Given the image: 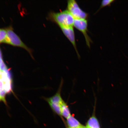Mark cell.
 <instances>
[{"mask_svg":"<svg viewBox=\"0 0 128 128\" xmlns=\"http://www.w3.org/2000/svg\"><path fill=\"white\" fill-rule=\"evenodd\" d=\"M67 122L68 128H79L82 126L77 120L72 116L67 119Z\"/></svg>","mask_w":128,"mask_h":128,"instance_id":"52a82bcc","label":"cell"},{"mask_svg":"<svg viewBox=\"0 0 128 128\" xmlns=\"http://www.w3.org/2000/svg\"><path fill=\"white\" fill-rule=\"evenodd\" d=\"M79 128H87V127H85L84 126H82L81 127H80Z\"/></svg>","mask_w":128,"mask_h":128,"instance_id":"9a60e30c","label":"cell"},{"mask_svg":"<svg viewBox=\"0 0 128 128\" xmlns=\"http://www.w3.org/2000/svg\"><path fill=\"white\" fill-rule=\"evenodd\" d=\"M60 88L58 92L55 95L50 98L46 99L48 103L61 106V105L64 100L62 98L60 94L61 88Z\"/></svg>","mask_w":128,"mask_h":128,"instance_id":"8992f818","label":"cell"},{"mask_svg":"<svg viewBox=\"0 0 128 128\" xmlns=\"http://www.w3.org/2000/svg\"><path fill=\"white\" fill-rule=\"evenodd\" d=\"M73 26L82 33L85 39L86 44L89 48L92 40L88 34V22L86 20L74 19Z\"/></svg>","mask_w":128,"mask_h":128,"instance_id":"277c9868","label":"cell"},{"mask_svg":"<svg viewBox=\"0 0 128 128\" xmlns=\"http://www.w3.org/2000/svg\"><path fill=\"white\" fill-rule=\"evenodd\" d=\"M7 36L6 29H0V43L5 42Z\"/></svg>","mask_w":128,"mask_h":128,"instance_id":"30bf717a","label":"cell"},{"mask_svg":"<svg viewBox=\"0 0 128 128\" xmlns=\"http://www.w3.org/2000/svg\"><path fill=\"white\" fill-rule=\"evenodd\" d=\"M115 1V0H103L102 1L100 8L96 13L98 12L100 10L106 6H111V4Z\"/></svg>","mask_w":128,"mask_h":128,"instance_id":"8fae6325","label":"cell"},{"mask_svg":"<svg viewBox=\"0 0 128 128\" xmlns=\"http://www.w3.org/2000/svg\"><path fill=\"white\" fill-rule=\"evenodd\" d=\"M67 10L74 19L87 20L89 17L88 14L80 8L74 0L68 1Z\"/></svg>","mask_w":128,"mask_h":128,"instance_id":"7a4b0ae2","label":"cell"},{"mask_svg":"<svg viewBox=\"0 0 128 128\" xmlns=\"http://www.w3.org/2000/svg\"><path fill=\"white\" fill-rule=\"evenodd\" d=\"M6 30L7 36L5 43L23 48L28 51L30 54H31V50L22 42L20 38L14 32L12 27H9L6 29Z\"/></svg>","mask_w":128,"mask_h":128,"instance_id":"3957f363","label":"cell"},{"mask_svg":"<svg viewBox=\"0 0 128 128\" xmlns=\"http://www.w3.org/2000/svg\"><path fill=\"white\" fill-rule=\"evenodd\" d=\"M6 94L7 92L4 89L0 92V101H2L5 104L6 103L5 99Z\"/></svg>","mask_w":128,"mask_h":128,"instance_id":"7c38bea8","label":"cell"},{"mask_svg":"<svg viewBox=\"0 0 128 128\" xmlns=\"http://www.w3.org/2000/svg\"><path fill=\"white\" fill-rule=\"evenodd\" d=\"M71 116L68 105L64 101L61 105V116L67 119Z\"/></svg>","mask_w":128,"mask_h":128,"instance_id":"ba28073f","label":"cell"},{"mask_svg":"<svg viewBox=\"0 0 128 128\" xmlns=\"http://www.w3.org/2000/svg\"><path fill=\"white\" fill-rule=\"evenodd\" d=\"M86 127L87 128H100L98 120L95 116H93L88 120Z\"/></svg>","mask_w":128,"mask_h":128,"instance_id":"9c48e42d","label":"cell"},{"mask_svg":"<svg viewBox=\"0 0 128 128\" xmlns=\"http://www.w3.org/2000/svg\"><path fill=\"white\" fill-rule=\"evenodd\" d=\"M3 62L2 53L0 48V65Z\"/></svg>","mask_w":128,"mask_h":128,"instance_id":"5bb4252c","label":"cell"},{"mask_svg":"<svg viewBox=\"0 0 128 128\" xmlns=\"http://www.w3.org/2000/svg\"><path fill=\"white\" fill-rule=\"evenodd\" d=\"M7 66L5 64L4 62H3L0 65V70L2 72H4L8 69Z\"/></svg>","mask_w":128,"mask_h":128,"instance_id":"4fadbf2b","label":"cell"},{"mask_svg":"<svg viewBox=\"0 0 128 128\" xmlns=\"http://www.w3.org/2000/svg\"><path fill=\"white\" fill-rule=\"evenodd\" d=\"M49 17L60 28L73 26L74 19L67 9L59 12H50Z\"/></svg>","mask_w":128,"mask_h":128,"instance_id":"6da1fadb","label":"cell"},{"mask_svg":"<svg viewBox=\"0 0 128 128\" xmlns=\"http://www.w3.org/2000/svg\"><path fill=\"white\" fill-rule=\"evenodd\" d=\"M62 32L71 42L76 50L78 56L80 58L76 46L74 29L73 27H61L60 28Z\"/></svg>","mask_w":128,"mask_h":128,"instance_id":"5b68a950","label":"cell"}]
</instances>
